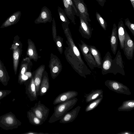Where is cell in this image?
Listing matches in <instances>:
<instances>
[{
    "label": "cell",
    "mask_w": 134,
    "mask_h": 134,
    "mask_svg": "<svg viewBox=\"0 0 134 134\" xmlns=\"http://www.w3.org/2000/svg\"><path fill=\"white\" fill-rule=\"evenodd\" d=\"M78 99L75 97L65 102L58 104L54 108V112L50 118L48 122L54 123L60 120L68 111L72 109Z\"/></svg>",
    "instance_id": "1"
},
{
    "label": "cell",
    "mask_w": 134,
    "mask_h": 134,
    "mask_svg": "<svg viewBox=\"0 0 134 134\" xmlns=\"http://www.w3.org/2000/svg\"><path fill=\"white\" fill-rule=\"evenodd\" d=\"M21 124V121L11 111L0 116V127L4 130L16 129Z\"/></svg>",
    "instance_id": "2"
},
{
    "label": "cell",
    "mask_w": 134,
    "mask_h": 134,
    "mask_svg": "<svg viewBox=\"0 0 134 134\" xmlns=\"http://www.w3.org/2000/svg\"><path fill=\"white\" fill-rule=\"evenodd\" d=\"M22 44L18 35L14 37V40L10 49L13 51V69L15 74L17 72L20 58L22 51Z\"/></svg>",
    "instance_id": "3"
},
{
    "label": "cell",
    "mask_w": 134,
    "mask_h": 134,
    "mask_svg": "<svg viewBox=\"0 0 134 134\" xmlns=\"http://www.w3.org/2000/svg\"><path fill=\"white\" fill-rule=\"evenodd\" d=\"M104 84L109 90L117 93L128 95L131 94L130 90L126 86L117 81L108 80Z\"/></svg>",
    "instance_id": "4"
},
{
    "label": "cell",
    "mask_w": 134,
    "mask_h": 134,
    "mask_svg": "<svg viewBox=\"0 0 134 134\" xmlns=\"http://www.w3.org/2000/svg\"><path fill=\"white\" fill-rule=\"evenodd\" d=\"M116 75L118 73L125 75L124 66L121 52L118 50L115 58L113 59L111 68L109 73Z\"/></svg>",
    "instance_id": "5"
},
{
    "label": "cell",
    "mask_w": 134,
    "mask_h": 134,
    "mask_svg": "<svg viewBox=\"0 0 134 134\" xmlns=\"http://www.w3.org/2000/svg\"><path fill=\"white\" fill-rule=\"evenodd\" d=\"M80 42L81 44H79V46L87 65L91 69L97 67V64L90 52L87 44L82 40Z\"/></svg>",
    "instance_id": "6"
},
{
    "label": "cell",
    "mask_w": 134,
    "mask_h": 134,
    "mask_svg": "<svg viewBox=\"0 0 134 134\" xmlns=\"http://www.w3.org/2000/svg\"><path fill=\"white\" fill-rule=\"evenodd\" d=\"M32 111L39 119L43 122L46 120L49 112V109L39 100L30 109Z\"/></svg>",
    "instance_id": "7"
},
{
    "label": "cell",
    "mask_w": 134,
    "mask_h": 134,
    "mask_svg": "<svg viewBox=\"0 0 134 134\" xmlns=\"http://www.w3.org/2000/svg\"><path fill=\"white\" fill-rule=\"evenodd\" d=\"M25 86V93L31 101H35L37 99L38 95L36 92L34 77L26 81L24 83Z\"/></svg>",
    "instance_id": "8"
},
{
    "label": "cell",
    "mask_w": 134,
    "mask_h": 134,
    "mask_svg": "<svg viewBox=\"0 0 134 134\" xmlns=\"http://www.w3.org/2000/svg\"><path fill=\"white\" fill-rule=\"evenodd\" d=\"M124 55L127 59H132L134 51V44L130 36L126 31L123 49Z\"/></svg>",
    "instance_id": "9"
},
{
    "label": "cell",
    "mask_w": 134,
    "mask_h": 134,
    "mask_svg": "<svg viewBox=\"0 0 134 134\" xmlns=\"http://www.w3.org/2000/svg\"><path fill=\"white\" fill-rule=\"evenodd\" d=\"M80 15L87 23L91 21L87 5L83 0H72Z\"/></svg>",
    "instance_id": "10"
},
{
    "label": "cell",
    "mask_w": 134,
    "mask_h": 134,
    "mask_svg": "<svg viewBox=\"0 0 134 134\" xmlns=\"http://www.w3.org/2000/svg\"><path fill=\"white\" fill-rule=\"evenodd\" d=\"M79 17L80 20L79 31L83 37L89 39L91 37L93 29L91 27L89 23L86 22L80 15Z\"/></svg>",
    "instance_id": "11"
},
{
    "label": "cell",
    "mask_w": 134,
    "mask_h": 134,
    "mask_svg": "<svg viewBox=\"0 0 134 134\" xmlns=\"http://www.w3.org/2000/svg\"><path fill=\"white\" fill-rule=\"evenodd\" d=\"M52 19L51 11L46 6H44L42 8L39 15L35 19L34 23L35 24L51 23Z\"/></svg>",
    "instance_id": "12"
},
{
    "label": "cell",
    "mask_w": 134,
    "mask_h": 134,
    "mask_svg": "<svg viewBox=\"0 0 134 134\" xmlns=\"http://www.w3.org/2000/svg\"><path fill=\"white\" fill-rule=\"evenodd\" d=\"M78 95L77 92L73 90L63 92L55 98L53 101V104L55 105L65 102L75 97Z\"/></svg>",
    "instance_id": "13"
},
{
    "label": "cell",
    "mask_w": 134,
    "mask_h": 134,
    "mask_svg": "<svg viewBox=\"0 0 134 134\" xmlns=\"http://www.w3.org/2000/svg\"><path fill=\"white\" fill-rule=\"evenodd\" d=\"M81 108L78 106L69 112H68L59 121L62 124H66L72 122L77 118Z\"/></svg>",
    "instance_id": "14"
},
{
    "label": "cell",
    "mask_w": 134,
    "mask_h": 134,
    "mask_svg": "<svg viewBox=\"0 0 134 134\" xmlns=\"http://www.w3.org/2000/svg\"><path fill=\"white\" fill-rule=\"evenodd\" d=\"M118 37L117 27L115 24L113 25L111 33L110 36V42L111 51L114 55H115L117 49Z\"/></svg>",
    "instance_id": "15"
},
{
    "label": "cell",
    "mask_w": 134,
    "mask_h": 134,
    "mask_svg": "<svg viewBox=\"0 0 134 134\" xmlns=\"http://www.w3.org/2000/svg\"><path fill=\"white\" fill-rule=\"evenodd\" d=\"M113 59L110 53L108 51L106 53L103 59L102 60L100 69L103 75L109 73L111 65Z\"/></svg>",
    "instance_id": "16"
},
{
    "label": "cell",
    "mask_w": 134,
    "mask_h": 134,
    "mask_svg": "<svg viewBox=\"0 0 134 134\" xmlns=\"http://www.w3.org/2000/svg\"><path fill=\"white\" fill-rule=\"evenodd\" d=\"M21 14V12L20 11L14 13L7 19L0 28L7 27L16 24L19 21Z\"/></svg>",
    "instance_id": "17"
},
{
    "label": "cell",
    "mask_w": 134,
    "mask_h": 134,
    "mask_svg": "<svg viewBox=\"0 0 134 134\" xmlns=\"http://www.w3.org/2000/svg\"><path fill=\"white\" fill-rule=\"evenodd\" d=\"M117 27L120 48L121 49L123 50L124 46L126 33L127 31L122 20H120L119 21Z\"/></svg>",
    "instance_id": "18"
},
{
    "label": "cell",
    "mask_w": 134,
    "mask_h": 134,
    "mask_svg": "<svg viewBox=\"0 0 134 134\" xmlns=\"http://www.w3.org/2000/svg\"><path fill=\"white\" fill-rule=\"evenodd\" d=\"M27 60L26 59H23L20 66L18 76V82L21 85L24 83L28 79V77L24 75L27 69L28 63Z\"/></svg>",
    "instance_id": "19"
},
{
    "label": "cell",
    "mask_w": 134,
    "mask_h": 134,
    "mask_svg": "<svg viewBox=\"0 0 134 134\" xmlns=\"http://www.w3.org/2000/svg\"><path fill=\"white\" fill-rule=\"evenodd\" d=\"M50 87L49 81L47 74L42 75L40 83L38 95L42 96L45 95Z\"/></svg>",
    "instance_id": "20"
},
{
    "label": "cell",
    "mask_w": 134,
    "mask_h": 134,
    "mask_svg": "<svg viewBox=\"0 0 134 134\" xmlns=\"http://www.w3.org/2000/svg\"><path fill=\"white\" fill-rule=\"evenodd\" d=\"M64 9V11L67 17L70 19L71 22L75 24V16L76 14L73 8L68 4L66 0H62Z\"/></svg>",
    "instance_id": "21"
},
{
    "label": "cell",
    "mask_w": 134,
    "mask_h": 134,
    "mask_svg": "<svg viewBox=\"0 0 134 134\" xmlns=\"http://www.w3.org/2000/svg\"><path fill=\"white\" fill-rule=\"evenodd\" d=\"M10 79L7 70L0 59V82L4 86H7Z\"/></svg>",
    "instance_id": "22"
},
{
    "label": "cell",
    "mask_w": 134,
    "mask_h": 134,
    "mask_svg": "<svg viewBox=\"0 0 134 134\" xmlns=\"http://www.w3.org/2000/svg\"><path fill=\"white\" fill-rule=\"evenodd\" d=\"M90 52L93 57L98 68H101L102 59L99 51L94 46L88 45Z\"/></svg>",
    "instance_id": "23"
},
{
    "label": "cell",
    "mask_w": 134,
    "mask_h": 134,
    "mask_svg": "<svg viewBox=\"0 0 134 134\" xmlns=\"http://www.w3.org/2000/svg\"><path fill=\"white\" fill-rule=\"evenodd\" d=\"M103 91L102 89L93 90L89 93L86 94L84 96L85 101L89 103L103 94Z\"/></svg>",
    "instance_id": "24"
},
{
    "label": "cell",
    "mask_w": 134,
    "mask_h": 134,
    "mask_svg": "<svg viewBox=\"0 0 134 134\" xmlns=\"http://www.w3.org/2000/svg\"><path fill=\"white\" fill-rule=\"evenodd\" d=\"M44 68L41 67L38 69L36 72L34 77L37 94L38 95L40 90V87L41 80Z\"/></svg>",
    "instance_id": "25"
},
{
    "label": "cell",
    "mask_w": 134,
    "mask_h": 134,
    "mask_svg": "<svg viewBox=\"0 0 134 134\" xmlns=\"http://www.w3.org/2000/svg\"><path fill=\"white\" fill-rule=\"evenodd\" d=\"M134 109V100H129L124 101L118 109L119 111H128Z\"/></svg>",
    "instance_id": "26"
},
{
    "label": "cell",
    "mask_w": 134,
    "mask_h": 134,
    "mask_svg": "<svg viewBox=\"0 0 134 134\" xmlns=\"http://www.w3.org/2000/svg\"><path fill=\"white\" fill-rule=\"evenodd\" d=\"M27 114L28 120L31 124L35 126H39L43 124V122L37 117L31 110L27 111Z\"/></svg>",
    "instance_id": "27"
},
{
    "label": "cell",
    "mask_w": 134,
    "mask_h": 134,
    "mask_svg": "<svg viewBox=\"0 0 134 134\" xmlns=\"http://www.w3.org/2000/svg\"><path fill=\"white\" fill-rule=\"evenodd\" d=\"M103 98V94H102L97 99L89 103L86 107L85 111L87 112L95 109L100 103Z\"/></svg>",
    "instance_id": "28"
},
{
    "label": "cell",
    "mask_w": 134,
    "mask_h": 134,
    "mask_svg": "<svg viewBox=\"0 0 134 134\" xmlns=\"http://www.w3.org/2000/svg\"><path fill=\"white\" fill-rule=\"evenodd\" d=\"M57 10L59 18L62 22L69 24L70 22L64 10L59 6L58 7Z\"/></svg>",
    "instance_id": "29"
},
{
    "label": "cell",
    "mask_w": 134,
    "mask_h": 134,
    "mask_svg": "<svg viewBox=\"0 0 134 134\" xmlns=\"http://www.w3.org/2000/svg\"><path fill=\"white\" fill-rule=\"evenodd\" d=\"M96 19L102 28L106 30L107 27V24L105 20L103 19L100 14L96 12Z\"/></svg>",
    "instance_id": "30"
},
{
    "label": "cell",
    "mask_w": 134,
    "mask_h": 134,
    "mask_svg": "<svg viewBox=\"0 0 134 134\" xmlns=\"http://www.w3.org/2000/svg\"><path fill=\"white\" fill-rule=\"evenodd\" d=\"M28 43L27 54L30 58H33L35 53V50L34 49L33 44L30 40H28Z\"/></svg>",
    "instance_id": "31"
},
{
    "label": "cell",
    "mask_w": 134,
    "mask_h": 134,
    "mask_svg": "<svg viewBox=\"0 0 134 134\" xmlns=\"http://www.w3.org/2000/svg\"><path fill=\"white\" fill-rule=\"evenodd\" d=\"M125 24L129 29L132 35L134 36V24L132 23L128 18L125 19Z\"/></svg>",
    "instance_id": "32"
},
{
    "label": "cell",
    "mask_w": 134,
    "mask_h": 134,
    "mask_svg": "<svg viewBox=\"0 0 134 134\" xmlns=\"http://www.w3.org/2000/svg\"><path fill=\"white\" fill-rule=\"evenodd\" d=\"M11 92V91L9 90H0V101L1 99L7 96ZM1 104L0 102V105Z\"/></svg>",
    "instance_id": "33"
},
{
    "label": "cell",
    "mask_w": 134,
    "mask_h": 134,
    "mask_svg": "<svg viewBox=\"0 0 134 134\" xmlns=\"http://www.w3.org/2000/svg\"><path fill=\"white\" fill-rule=\"evenodd\" d=\"M66 2L68 4L71 6L74 9L76 15L78 17H79L80 14L76 8L72 0H66Z\"/></svg>",
    "instance_id": "34"
},
{
    "label": "cell",
    "mask_w": 134,
    "mask_h": 134,
    "mask_svg": "<svg viewBox=\"0 0 134 134\" xmlns=\"http://www.w3.org/2000/svg\"><path fill=\"white\" fill-rule=\"evenodd\" d=\"M24 134H48L47 133H44L42 132H37L33 131H29L25 133H24Z\"/></svg>",
    "instance_id": "35"
},
{
    "label": "cell",
    "mask_w": 134,
    "mask_h": 134,
    "mask_svg": "<svg viewBox=\"0 0 134 134\" xmlns=\"http://www.w3.org/2000/svg\"><path fill=\"white\" fill-rule=\"evenodd\" d=\"M98 4L102 7H103L106 2V0H96Z\"/></svg>",
    "instance_id": "36"
},
{
    "label": "cell",
    "mask_w": 134,
    "mask_h": 134,
    "mask_svg": "<svg viewBox=\"0 0 134 134\" xmlns=\"http://www.w3.org/2000/svg\"><path fill=\"white\" fill-rule=\"evenodd\" d=\"M134 132H132L131 131H125L121 132L119 133H118V134H134Z\"/></svg>",
    "instance_id": "37"
},
{
    "label": "cell",
    "mask_w": 134,
    "mask_h": 134,
    "mask_svg": "<svg viewBox=\"0 0 134 134\" xmlns=\"http://www.w3.org/2000/svg\"><path fill=\"white\" fill-rule=\"evenodd\" d=\"M24 75L28 77V79L31 78L32 77L31 74L29 72H26Z\"/></svg>",
    "instance_id": "38"
},
{
    "label": "cell",
    "mask_w": 134,
    "mask_h": 134,
    "mask_svg": "<svg viewBox=\"0 0 134 134\" xmlns=\"http://www.w3.org/2000/svg\"><path fill=\"white\" fill-rule=\"evenodd\" d=\"M57 44L58 47H62V44L61 43L60 41H57Z\"/></svg>",
    "instance_id": "39"
},
{
    "label": "cell",
    "mask_w": 134,
    "mask_h": 134,
    "mask_svg": "<svg viewBox=\"0 0 134 134\" xmlns=\"http://www.w3.org/2000/svg\"><path fill=\"white\" fill-rule=\"evenodd\" d=\"M130 1L133 9H134V0H129Z\"/></svg>",
    "instance_id": "40"
}]
</instances>
